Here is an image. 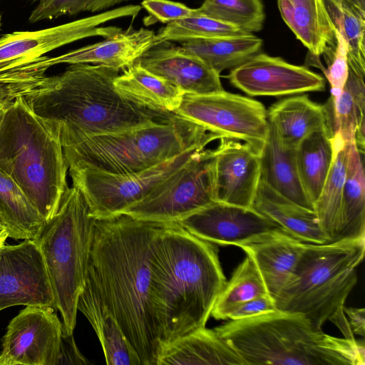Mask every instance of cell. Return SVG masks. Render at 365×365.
Returning a JSON list of instances; mask_svg holds the SVG:
<instances>
[{"label":"cell","instance_id":"cell-1","mask_svg":"<svg viewBox=\"0 0 365 365\" xmlns=\"http://www.w3.org/2000/svg\"><path fill=\"white\" fill-rule=\"evenodd\" d=\"M160 225L124 214L96 220L88 272L142 365H157L161 349L150 273L151 245Z\"/></svg>","mask_w":365,"mask_h":365},{"label":"cell","instance_id":"cell-2","mask_svg":"<svg viewBox=\"0 0 365 365\" xmlns=\"http://www.w3.org/2000/svg\"><path fill=\"white\" fill-rule=\"evenodd\" d=\"M150 273L161 348L205 327L226 282L212 243L178 222L161 223L151 245Z\"/></svg>","mask_w":365,"mask_h":365},{"label":"cell","instance_id":"cell-3","mask_svg":"<svg viewBox=\"0 0 365 365\" xmlns=\"http://www.w3.org/2000/svg\"><path fill=\"white\" fill-rule=\"evenodd\" d=\"M118 74L103 66L71 64L60 74L46 75L21 98L58 137L63 150L86 137L148 125L175 114L124 98L114 86Z\"/></svg>","mask_w":365,"mask_h":365},{"label":"cell","instance_id":"cell-4","mask_svg":"<svg viewBox=\"0 0 365 365\" xmlns=\"http://www.w3.org/2000/svg\"><path fill=\"white\" fill-rule=\"evenodd\" d=\"M214 329L246 364H365L364 342L327 334L299 313L276 309Z\"/></svg>","mask_w":365,"mask_h":365},{"label":"cell","instance_id":"cell-5","mask_svg":"<svg viewBox=\"0 0 365 365\" xmlns=\"http://www.w3.org/2000/svg\"><path fill=\"white\" fill-rule=\"evenodd\" d=\"M0 170L45 222L53 217L68 187V166L58 137L21 96L6 107L0 126Z\"/></svg>","mask_w":365,"mask_h":365},{"label":"cell","instance_id":"cell-6","mask_svg":"<svg viewBox=\"0 0 365 365\" xmlns=\"http://www.w3.org/2000/svg\"><path fill=\"white\" fill-rule=\"evenodd\" d=\"M216 135L175 113L148 125L86 137L64 149L68 168L113 174L142 171L193 148H205Z\"/></svg>","mask_w":365,"mask_h":365},{"label":"cell","instance_id":"cell-7","mask_svg":"<svg viewBox=\"0 0 365 365\" xmlns=\"http://www.w3.org/2000/svg\"><path fill=\"white\" fill-rule=\"evenodd\" d=\"M364 253L365 236L305 243L292 277L274 299L276 309L302 314L322 329L344 309Z\"/></svg>","mask_w":365,"mask_h":365},{"label":"cell","instance_id":"cell-8","mask_svg":"<svg viewBox=\"0 0 365 365\" xmlns=\"http://www.w3.org/2000/svg\"><path fill=\"white\" fill-rule=\"evenodd\" d=\"M96 220L81 192L66 190L58 209L33 240L43 255L61 316L63 333L73 334L77 303L88 277Z\"/></svg>","mask_w":365,"mask_h":365},{"label":"cell","instance_id":"cell-9","mask_svg":"<svg viewBox=\"0 0 365 365\" xmlns=\"http://www.w3.org/2000/svg\"><path fill=\"white\" fill-rule=\"evenodd\" d=\"M193 148L150 168L113 174L89 168L69 167L73 185L83 195L96 220L115 217L143 200L190 161L200 150Z\"/></svg>","mask_w":365,"mask_h":365},{"label":"cell","instance_id":"cell-10","mask_svg":"<svg viewBox=\"0 0 365 365\" xmlns=\"http://www.w3.org/2000/svg\"><path fill=\"white\" fill-rule=\"evenodd\" d=\"M214 166V150H199L188 163L123 214L153 222H180L215 201Z\"/></svg>","mask_w":365,"mask_h":365},{"label":"cell","instance_id":"cell-11","mask_svg":"<svg viewBox=\"0 0 365 365\" xmlns=\"http://www.w3.org/2000/svg\"><path fill=\"white\" fill-rule=\"evenodd\" d=\"M174 113L219 139L244 142L257 153L269 131L267 110L261 102L225 90L206 94L185 93Z\"/></svg>","mask_w":365,"mask_h":365},{"label":"cell","instance_id":"cell-12","mask_svg":"<svg viewBox=\"0 0 365 365\" xmlns=\"http://www.w3.org/2000/svg\"><path fill=\"white\" fill-rule=\"evenodd\" d=\"M141 8L140 5H126L53 27L4 34L0 36V71L86 38H106L121 29L103 24L118 19L135 18Z\"/></svg>","mask_w":365,"mask_h":365},{"label":"cell","instance_id":"cell-13","mask_svg":"<svg viewBox=\"0 0 365 365\" xmlns=\"http://www.w3.org/2000/svg\"><path fill=\"white\" fill-rule=\"evenodd\" d=\"M56 311L49 306L21 310L1 339L0 365H57L63 328Z\"/></svg>","mask_w":365,"mask_h":365},{"label":"cell","instance_id":"cell-14","mask_svg":"<svg viewBox=\"0 0 365 365\" xmlns=\"http://www.w3.org/2000/svg\"><path fill=\"white\" fill-rule=\"evenodd\" d=\"M16 305L54 308L44 259L33 240L0 248V311Z\"/></svg>","mask_w":365,"mask_h":365},{"label":"cell","instance_id":"cell-15","mask_svg":"<svg viewBox=\"0 0 365 365\" xmlns=\"http://www.w3.org/2000/svg\"><path fill=\"white\" fill-rule=\"evenodd\" d=\"M235 88L250 96H284L324 91L325 78L304 66L259 52L226 76Z\"/></svg>","mask_w":365,"mask_h":365},{"label":"cell","instance_id":"cell-16","mask_svg":"<svg viewBox=\"0 0 365 365\" xmlns=\"http://www.w3.org/2000/svg\"><path fill=\"white\" fill-rule=\"evenodd\" d=\"M178 223L201 240L222 246L239 247L259 241L274 232L284 231L252 207L217 201Z\"/></svg>","mask_w":365,"mask_h":365},{"label":"cell","instance_id":"cell-17","mask_svg":"<svg viewBox=\"0 0 365 365\" xmlns=\"http://www.w3.org/2000/svg\"><path fill=\"white\" fill-rule=\"evenodd\" d=\"M219 140L214 149L215 200L252 207L260 181L259 153L244 142Z\"/></svg>","mask_w":365,"mask_h":365},{"label":"cell","instance_id":"cell-18","mask_svg":"<svg viewBox=\"0 0 365 365\" xmlns=\"http://www.w3.org/2000/svg\"><path fill=\"white\" fill-rule=\"evenodd\" d=\"M145 69L181 89L185 94L223 91L220 74L198 57L170 41L160 42L138 61Z\"/></svg>","mask_w":365,"mask_h":365},{"label":"cell","instance_id":"cell-19","mask_svg":"<svg viewBox=\"0 0 365 365\" xmlns=\"http://www.w3.org/2000/svg\"><path fill=\"white\" fill-rule=\"evenodd\" d=\"M158 43L156 34L152 30H120L98 43L48 57V63L51 66L61 63L98 65L120 71L131 66Z\"/></svg>","mask_w":365,"mask_h":365},{"label":"cell","instance_id":"cell-20","mask_svg":"<svg viewBox=\"0 0 365 365\" xmlns=\"http://www.w3.org/2000/svg\"><path fill=\"white\" fill-rule=\"evenodd\" d=\"M304 244L284 231H278L240 247L253 260L267 294L274 301L292 277Z\"/></svg>","mask_w":365,"mask_h":365},{"label":"cell","instance_id":"cell-21","mask_svg":"<svg viewBox=\"0 0 365 365\" xmlns=\"http://www.w3.org/2000/svg\"><path fill=\"white\" fill-rule=\"evenodd\" d=\"M365 71L349 67V74L340 94L329 98L324 105L327 127L333 136L345 143L355 142L361 155L365 147Z\"/></svg>","mask_w":365,"mask_h":365},{"label":"cell","instance_id":"cell-22","mask_svg":"<svg viewBox=\"0 0 365 365\" xmlns=\"http://www.w3.org/2000/svg\"><path fill=\"white\" fill-rule=\"evenodd\" d=\"M77 309L96 333L108 365H142L137 352L88 277L78 297Z\"/></svg>","mask_w":365,"mask_h":365},{"label":"cell","instance_id":"cell-23","mask_svg":"<svg viewBox=\"0 0 365 365\" xmlns=\"http://www.w3.org/2000/svg\"><path fill=\"white\" fill-rule=\"evenodd\" d=\"M252 207L277 224L286 233L303 242H329L314 210L283 196L261 180Z\"/></svg>","mask_w":365,"mask_h":365},{"label":"cell","instance_id":"cell-24","mask_svg":"<svg viewBox=\"0 0 365 365\" xmlns=\"http://www.w3.org/2000/svg\"><path fill=\"white\" fill-rule=\"evenodd\" d=\"M281 16L312 56H329L336 46V30L322 0H277Z\"/></svg>","mask_w":365,"mask_h":365},{"label":"cell","instance_id":"cell-25","mask_svg":"<svg viewBox=\"0 0 365 365\" xmlns=\"http://www.w3.org/2000/svg\"><path fill=\"white\" fill-rule=\"evenodd\" d=\"M245 365L241 356L215 331L197 328L164 345L157 365Z\"/></svg>","mask_w":365,"mask_h":365},{"label":"cell","instance_id":"cell-26","mask_svg":"<svg viewBox=\"0 0 365 365\" xmlns=\"http://www.w3.org/2000/svg\"><path fill=\"white\" fill-rule=\"evenodd\" d=\"M295 148L285 146L269 123L267 137L259 153L260 180L283 196L314 210L299 176Z\"/></svg>","mask_w":365,"mask_h":365},{"label":"cell","instance_id":"cell-27","mask_svg":"<svg viewBox=\"0 0 365 365\" xmlns=\"http://www.w3.org/2000/svg\"><path fill=\"white\" fill-rule=\"evenodd\" d=\"M114 86L128 101L159 113H174L185 94L178 87L150 72L138 61L115 77Z\"/></svg>","mask_w":365,"mask_h":365},{"label":"cell","instance_id":"cell-28","mask_svg":"<svg viewBox=\"0 0 365 365\" xmlns=\"http://www.w3.org/2000/svg\"><path fill=\"white\" fill-rule=\"evenodd\" d=\"M267 113L268 121L275 128L282 143L289 148H296L307 135L327 126L324 105L312 101L307 95L279 101Z\"/></svg>","mask_w":365,"mask_h":365},{"label":"cell","instance_id":"cell-29","mask_svg":"<svg viewBox=\"0 0 365 365\" xmlns=\"http://www.w3.org/2000/svg\"><path fill=\"white\" fill-rule=\"evenodd\" d=\"M334 155L332 136L327 126L307 135L295 148L299 176L313 205L328 176Z\"/></svg>","mask_w":365,"mask_h":365},{"label":"cell","instance_id":"cell-30","mask_svg":"<svg viewBox=\"0 0 365 365\" xmlns=\"http://www.w3.org/2000/svg\"><path fill=\"white\" fill-rule=\"evenodd\" d=\"M334 160L321 192L314 204L320 227L329 242L337 240L341 231V202L351 143L332 137Z\"/></svg>","mask_w":365,"mask_h":365},{"label":"cell","instance_id":"cell-31","mask_svg":"<svg viewBox=\"0 0 365 365\" xmlns=\"http://www.w3.org/2000/svg\"><path fill=\"white\" fill-rule=\"evenodd\" d=\"M262 38L254 34L235 36L192 39L182 42L181 47L220 74L232 69L261 52Z\"/></svg>","mask_w":365,"mask_h":365},{"label":"cell","instance_id":"cell-32","mask_svg":"<svg viewBox=\"0 0 365 365\" xmlns=\"http://www.w3.org/2000/svg\"><path fill=\"white\" fill-rule=\"evenodd\" d=\"M0 220L8 237L34 240L46 222L17 183L0 170Z\"/></svg>","mask_w":365,"mask_h":365},{"label":"cell","instance_id":"cell-33","mask_svg":"<svg viewBox=\"0 0 365 365\" xmlns=\"http://www.w3.org/2000/svg\"><path fill=\"white\" fill-rule=\"evenodd\" d=\"M341 231L338 240L365 236V178L361 154L351 143L341 202Z\"/></svg>","mask_w":365,"mask_h":365},{"label":"cell","instance_id":"cell-34","mask_svg":"<svg viewBox=\"0 0 365 365\" xmlns=\"http://www.w3.org/2000/svg\"><path fill=\"white\" fill-rule=\"evenodd\" d=\"M336 31L346 44L349 67L365 71V11L346 0H322Z\"/></svg>","mask_w":365,"mask_h":365},{"label":"cell","instance_id":"cell-35","mask_svg":"<svg viewBox=\"0 0 365 365\" xmlns=\"http://www.w3.org/2000/svg\"><path fill=\"white\" fill-rule=\"evenodd\" d=\"M268 294L262 278L252 258L247 255L228 282L226 281L211 312L215 319H228L240 304L260 295Z\"/></svg>","mask_w":365,"mask_h":365},{"label":"cell","instance_id":"cell-36","mask_svg":"<svg viewBox=\"0 0 365 365\" xmlns=\"http://www.w3.org/2000/svg\"><path fill=\"white\" fill-rule=\"evenodd\" d=\"M197 9L203 15L235 26L247 34L261 31L265 20L261 0H204Z\"/></svg>","mask_w":365,"mask_h":365},{"label":"cell","instance_id":"cell-37","mask_svg":"<svg viewBox=\"0 0 365 365\" xmlns=\"http://www.w3.org/2000/svg\"><path fill=\"white\" fill-rule=\"evenodd\" d=\"M237 27L202 14L168 24L156 34L158 43L184 42L192 39L235 36L246 34Z\"/></svg>","mask_w":365,"mask_h":365},{"label":"cell","instance_id":"cell-38","mask_svg":"<svg viewBox=\"0 0 365 365\" xmlns=\"http://www.w3.org/2000/svg\"><path fill=\"white\" fill-rule=\"evenodd\" d=\"M43 56L0 71V103L9 105L36 86L51 67Z\"/></svg>","mask_w":365,"mask_h":365},{"label":"cell","instance_id":"cell-39","mask_svg":"<svg viewBox=\"0 0 365 365\" xmlns=\"http://www.w3.org/2000/svg\"><path fill=\"white\" fill-rule=\"evenodd\" d=\"M31 11L29 21L36 23L43 20L74 15L81 12H103L130 0H38Z\"/></svg>","mask_w":365,"mask_h":365},{"label":"cell","instance_id":"cell-40","mask_svg":"<svg viewBox=\"0 0 365 365\" xmlns=\"http://www.w3.org/2000/svg\"><path fill=\"white\" fill-rule=\"evenodd\" d=\"M336 30V29H335ZM336 46L328 61L327 68L323 72L330 85V98L337 97L348 77L349 66L346 44L342 36L336 31Z\"/></svg>","mask_w":365,"mask_h":365},{"label":"cell","instance_id":"cell-41","mask_svg":"<svg viewBox=\"0 0 365 365\" xmlns=\"http://www.w3.org/2000/svg\"><path fill=\"white\" fill-rule=\"evenodd\" d=\"M141 7L149 14V22L170 24L197 14V9L170 0H143Z\"/></svg>","mask_w":365,"mask_h":365},{"label":"cell","instance_id":"cell-42","mask_svg":"<svg viewBox=\"0 0 365 365\" xmlns=\"http://www.w3.org/2000/svg\"><path fill=\"white\" fill-rule=\"evenodd\" d=\"M276 309L274 301L269 294L260 295L238 306L230 314L228 319L240 320L252 318Z\"/></svg>","mask_w":365,"mask_h":365},{"label":"cell","instance_id":"cell-43","mask_svg":"<svg viewBox=\"0 0 365 365\" xmlns=\"http://www.w3.org/2000/svg\"><path fill=\"white\" fill-rule=\"evenodd\" d=\"M90 362L80 352L73 334L63 333L58 364H89Z\"/></svg>","mask_w":365,"mask_h":365},{"label":"cell","instance_id":"cell-44","mask_svg":"<svg viewBox=\"0 0 365 365\" xmlns=\"http://www.w3.org/2000/svg\"><path fill=\"white\" fill-rule=\"evenodd\" d=\"M344 312L353 333L364 337L365 336V309L344 306Z\"/></svg>","mask_w":365,"mask_h":365},{"label":"cell","instance_id":"cell-45","mask_svg":"<svg viewBox=\"0 0 365 365\" xmlns=\"http://www.w3.org/2000/svg\"><path fill=\"white\" fill-rule=\"evenodd\" d=\"M356 7L365 11V0H346Z\"/></svg>","mask_w":365,"mask_h":365},{"label":"cell","instance_id":"cell-46","mask_svg":"<svg viewBox=\"0 0 365 365\" xmlns=\"http://www.w3.org/2000/svg\"><path fill=\"white\" fill-rule=\"evenodd\" d=\"M9 105H6V104H3V103H0V126H1L2 120L4 119V113H5L6 107Z\"/></svg>","mask_w":365,"mask_h":365},{"label":"cell","instance_id":"cell-47","mask_svg":"<svg viewBox=\"0 0 365 365\" xmlns=\"http://www.w3.org/2000/svg\"><path fill=\"white\" fill-rule=\"evenodd\" d=\"M8 237V233L6 231H4L2 234L0 235V248L5 245V242Z\"/></svg>","mask_w":365,"mask_h":365},{"label":"cell","instance_id":"cell-48","mask_svg":"<svg viewBox=\"0 0 365 365\" xmlns=\"http://www.w3.org/2000/svg\"><path fill=\"white\" fill-rule=\"evenodd\" d=\"M4 231H6L0 220V235L2 234Z\"/></svg>","mask_w":365,"mask_h":365},{"label":"cell","instance_id":"cell-49","mask_svg":"<svg viewBox=\"0 0 365 365\" xmlns=\"http://www.w3.org/2000/svg\"><path fill=\"white\" fill-rule=\"evenodd\" d=\"M0 26H1V18H0Z\"/></svg>","mask_w":365,"mask_h":365},{"label":"cell","instance_id":"cell-50","mask_svg":"<svg viewBox=\"0 0 365 365\" xmlns=\"http://www.w3.org/2000/svg\"><path fill=\"white\" fill-rule=\"evenodd\" d=\"M34 1H36V0H34Z\"/></svg>","mask_w":365,"mask_h":365}]
</instances>
